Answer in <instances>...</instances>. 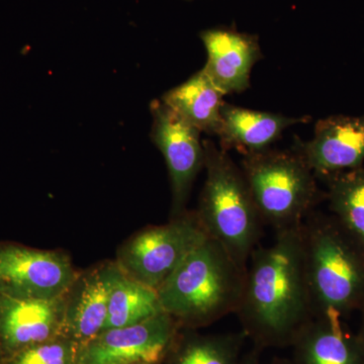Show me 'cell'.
<instances>
[{"label": "cell", "mask_w": 364, "mask_h": 364, "mask_svg": "<svg viewBox=\"0 0 364 364\" xmlns=\"http://www.w3.org/2000/svg\"><path fill=\"white\" fill-rule=\"evenodd\" d=\"M301 225L274 232L272 244L258 245L249 258L236 315L242 332L259 350L291 346L314 318Z\"/></svg>", "instance_id": "obj_1"}, {"label": "cell", "mask_w": 364, "mask_h": 364, "mask_svg": "<svg viewBox=\"0 0 364 364\" xmlns=\"http://www.w3.org/2000/svg\"><path fill=\"white\" fill-rule=\"evenodd\" d=\"M246 269L219 242L208 237L158 289L163 312L182 329L205 327L236 314Z\"/></svg>", "instance_id": "obj_2"}, {"label": "cell", "mask_w": 364, "mask_h": 364, "mask_svg": "<svg viewBox=\"0 0 364 364\" xmlns=\"http://www.w3.org/2000/svg\"><path fill=\"white\" fill-rule=\"evenodd\" d=\"M314 317L348 318L364 305V251L333 215L312 212L301 225Z\"/></svg>", "instance_id": "obj_3"}, {"label": "cell", "mask_w": 364, "mask_h": 364, "mask_svg": "<svg viewBox=\"0 0 364 364\" xmlns=\"http://www.w3.org/2000/svg\"><path fill=\"white\" fill-rule=\"evenodd\" d=\"M203 145L207 177L196 214L208 237L247 269L249 258L259 245L263 223L241 167L212 140L205 139Z\"/></svg>", "instance_id": "obj_4"}, {"label": "cell", "mask_w": 364, "mask_h": 364, "mask_svg": "<svg viewBox=\"0 0 364 364\" xmlns=\"http://www.w3.org/2000/svg\"><path fill=\"white\" fill-rule=\"evenodd\" d=\"M241 169L261 221L274 232L301 226L320 200L315 173L296 151L244 155Z\"/></svg>", "instance_id": "obj_5"}, {"label": "cell", "mask_w": 364, "mask_h": 364, "mask_svg": "<svg viewBox=\"0 0 364 364\" xmlns=\"http://www.w3.org/2000/svg\"><path fill=\"white\" fill-rule=\"evenodd\" d=\"M208 237L196 210H186L166 224L132 235L119 246L114 261L127 277L158 291Z\"/></svg>", "instance_id": "obj_6"}, {"label": "cell", "mask_w": 364, "mask_h": 364, "mask_svg": "<svg viewBox=\"0 0 364 364\" xmlns=\"http://www.w3.org/2000/svg\"><path fill=\"white\" fill-rule=\"evenodd\" d=\"M78 272L64 251L0 242V293L51 301L65 294Z\"/></svg>", "instance_id": "obj_7"}, {"label": "cell", "mask_w": 364, "mask_h": 364, "mask_svg": "<svg viewBox=\"0 0 364 364\" xmlns=\"http://www.w3.org/2000/svg\"><path fill=\"white\" fill-rule=\"evenodd\" d=\"M181 329L165 312L138 324L105 329L78 345L77 364H161Z\"/></svg>", "instance_id": "obj_8"}, {"label": "cell", "mask_w": 364, "mask_h": 364, "mask_svg": "<svg viewBox=\"0 0 364 364\" xmlns=\"http://www.w3.org/2000/svg\"><path fill=\"white\" fill-rule=\"evenodd\" d=\"M151 138L162 153L171 186V215L186 212L191 188L205 167V149L200 132L188 123L161 100L151 102Z\"/></svg>", "instance_id": "obj_9"}, {"label": "cell", "mask_w": 364, "mask_h": 364, "mask_svg": "<svg viewBox=\"0 0 364 364\" xmlns=\"http://www.w3.org/2000/svg\"><path fill=\"white\" fill-rule=\"evenodd\" d=\"M122 270L105 260L83 272L64 294L63 334L82 345L104 331L109 296Z\"/></svg>", "instance_id": "obj_10"}, {"label": "cell", "mask_w": 364, "mask_h": 364, "mask_svg": "<svg viewBox=\"0 0 364 364\" xmlns=\"http://www.w3.org/2000/svg\"><path fill=\"white\" fill-rule=\"evenodd\" d=\"M294 151L316 176L325 177L363 166L364 114L333 116L320 119L311 140L296 139Z\"/></svg>", "instance_id": "obj_11"}, {"label": "cell", "mask_w": 364, "mask_h": 364, "mask_svg": "<svg viewBox=\"0 0 364 364\" xmlns=\"http://www.w3.org/2000/svg\"><path fill=\"white\" fill-rule=\"evenodd\" d=\"M63 317L64 296L42 301L0 293V346L4 358L63 334Z\"/></svg>", "instance_id": "obj_12"}, {"label": "cell", "mask_w": 364, "mask_h": 364, "mask_svg": "<svg viewBox=\"0 0 364 364\" xmlns=\"http://www.w3.org/2000/svg\"><path fill=\"white\" fill-rule=\"evenodd\" d=\"M202 40L208 54L203 70L218 90L224 95L247 90L253 66L261 58L257 41L228 30L205 31Z\"/></svg>", "instance_id": "obj_13"}, {"label": "cell", "mask_w": 364, "mask_h": 364, "mask_svg": "<svg viewBox=\"0 0 364 364\" xmlns=\"http://www.w3.org/2000/svg\"><path fill=\"white\" fill-rule=\"evenodd\" d=\"M294 364H364L358 335L335 316H318L309 321L291 346Z\"/></svg>", "instance_id": "obj_14"}, {"label": "cell", "mask_w": 364, "mask_h": 364, "mask_svg": "<svg viewBox=\"0 0 364 364\" xmlns=\"http://www.w3.org/2000/svg\"><path fill=\"white\" fill-rule=\"evenodd\" d=\"M218 136L223 150L236 149L248 155L269 149L289 127L308 123L310 117H291L269 112L254 111L224 102Z\"/></svg>", "instance_id": "obj_15"}, {"label": "cell", "mask_w": 364, "mask_h": 364, "mask_svg": "<svg viewBox=\"0 0 364 364\" xmlns=\"http://www.w3.org/2000/svg\"><path fill=\"white\" fill-rule=\"evenodd\" d=\"M224 97L202 69L160 100L200 133L218 136Z\"/></svg>", "instance_id": "obj_16"}, {"label": "cell", "mask_w": 364, "mask_h": 364, "mask_svg": "<svg viewBox=\"0 0 364 364\" xmlns=\"http://www.w3.org/2000/svg\"><path fill=\"white\" fill-rule=\"evenodd\" d=\"M333 217L364 251V167L325 177Z\"/></svg>", "instance_id": "obj_17"}, {"label": "cell", "mask_w": 364, "mask_h": 364, "mask_svg": "<svg viewBox=\"0 0 364 364\" xmlns=\"http://www.w3.org/2000/svg\"><path fill=\"white\" fill-rule=\"evenodd\" d=\"M246 339L243 332L214 336L178 333L165 359L167 364H240Z\"/></svg>", "instance_id": "obj_18"}, {"label": "cell", "mask_w": 364, "mask_h": 364, "mask_svg": "<svg viewBox=\"0 0 364 364\" xmlns=\"http://www.w3.org/2000/svg\"><path fill=\"white\" fill-rule=\"evenodd\" d=\"M161 313L156 289L127 277L122 272L109 296L104 330L138 324Z\"/></svg>", "instance_id": "obj_19"}, {"label": "cell", "mask_w": 364, "mask_h": 364, "mask_svg": "<svg viewBox=\"0 0 364 364\" xmlns=\"http://www.w3.org/2000/svg\"><path fill=\"white\" fill-rule=\"evenodd\" d=\"M78 344L59 335L4 358L2 364H77Z\"/></svg>", "instance_id": "obj_20"}, {"label": "cell", "mask_w": 364, "mask_h": 364, "mask_svg": "<svg viewBox=\"0 0 364 364\" xmlns=\"http://www.w3.org/2000/svg\"><path fill=\"white\" fill-rule=\"evenodd\" d=\"M259 349L254 347L252 350L242 356L240 364H259Z\"/></svg>", "instance_id": "obj_21"}, {"label": "cell", "mask_w": 364, "mask_h": 364, "mask_svg": "<svg viewBox=\"0 0 364 364\" xmlns=\"http://www.w3.org/2000/svg\"><path fill=\"white\" fill-rule=\"evenodd\" d=\"M359 312L361 313V322L360 328H359L358 332L356 333V335H358V338L359 342H360L361 347H363L364 351V305Z\"/></svg>", "instance_id": "obj_22"}, {"label": "cell", "mask_w": 364, "mask_h": 364, "mask_svg": "<svg viewBox=\"0 0 364 364\" xmlns=\"http://www.w3.org/2000/svg\"><path fill=\"white\" fill-rule=\"evenodd\" d=\"M273 364H294L293 361L289 359H277Z\"/></svg>", "instance_id": "obj_23"}, {"label": "cell", "mask_w": 364, "mask_h": 364, "mask_svg": "<svg viewBox=\"0 0 364 364\" xmlns=\"http://www.w3.org/2000/svg\"><path fill=\"white\" fill-rule=\"evenodd\" d=\"M4 351H2L1 346H0V364H2V363H4Z\"/></svg>", "instance_id": "obj_24"}]
</instances>
